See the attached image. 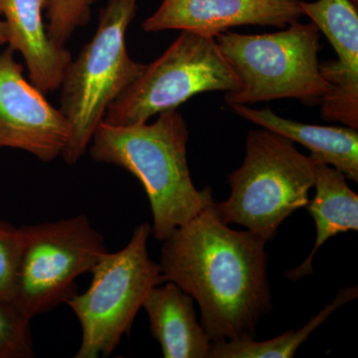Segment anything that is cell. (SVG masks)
<instances>
[{
	"mask_svg": "<svg viewBox=\"0 0 358 358\" xmlns=\"http://www.w3.org/2000/svg\"><path fill=\"white\" fill-rule=\"evenodd\" d=\"M138 0H108L98 27L61 82L60 110L70 126V138L62 157L74 166L88 152L106 112L145 69L129 56L126 34Z\"/></svg>",
	"mask_w": 358,
	"mask_h": 358,
	"instance_id": "3",
	"label": "cell"
},
{
	"mask_svg": "<svg viewBox=\"0 0 358 358\" xmlns=\"http://www.w3.org/2000/svg\"><path fill=\"white\" fill-rule=\"evenodd\" d=\"M143 308L164 358H209L211 341L197 322L194 299L178 285L166 281L155 287Z\"/></svg>",
	"mask_w": 358,
	"mask_h": 358,
	"instance_id": "13",
	"label": "cell"
},
{
	"mask_svg": "<svg viewBox=\"0 0 358 358\" xmlns=\"http://www.w3.org/2000/svg\"><path fill=\"white\" fill-rule=\"evenodd\" d=\"M96 0H48L47 32L56 44L64 46L78 28L91 20L92 6Z\"/></svg>",
	"mask_w": 358,
	"mask_h": 358,
	"instance_id": "17",
	"label": "cell"
},
{
	"mask_svg": "<svg viewBox=\"0 0 358 358\" xmlns=\"http://www.w3.org/2000/svg\"><path fill=\"white\" fill-rule=\"evenodd\" d=\"M48 0H0V16L8 29V47L24 59L30 81L43 92L60 88L72 56L47 32L43 11Z\"/></svg>",
	"mask_w": 358,
	"mask_h": 358,
	"instance_id": "12",
	"label": "cell"
},
{
	"mask_svg": "<svg viewBox=\"0 0 358 358\" xmlns=\"http://www.w3.org/2000/svg\"><path fill=\"white\" fill-rule=\"evenodd\" d=\"M187 143L185 117L171 110L152 124L102 122L88 148L95 162L122 167L140 181L152 208V235L159 241L214 203L209 186L199 190L193 185Z\"/></svg>",
	"mask_w": 358,
	"mask_h": 358,
	"instance_id": "2",
	"label": "cell"
},
{
	"mask_svg": "<svg viewBox=\"0 0 358 358\" xmlns=\"http://www.w3.org/2000/svg\"><path fill=\"white\" fill-rule=\"evenodd\" d=\"M150 235V224L136 226L124 248L106 252L96 264L89 289L65 301L82 329L75 358L109 357L131 333L150 289L166 282L159 264L148 255Z\"/></svg>",
	"mask_w": 358,
	"mask_h": 358,
	"instance_id": "6",
	"label": "cell"
},
{
	"mask_svg": "<svg viewBox=\"0 0 358 358\" xmlns=\"http://www.w3.org/2000/svg\"><path fill=\"white\" fill-rule=\"evenodd\" d=\"M215 39L241 84L238 91L226 93L229 106L280 99L320 105L333 90L320 73V30L313 22L298 21L265 34L223 32Z\"/></svg>",
	"mask_w": 358,
	"mask_h": 358,
	"instance_id": "5",
	"label": "cell"
},
{
	"mask_svg": "<svg viewBox=\"0 0 358 358\" xmlns=\"http://www.w3.org/2000/svg\"><path fill=\"white\" fill-rule=\"evenodd\" d=\"M213 204L162 241V275L197 301L211 343L255 338L257 324L273 308L268 242L231 229Z\"/></svg>",
	"mask_w": 358,
	"mask_h": 358,
	"instance_id": "1",
	"label": "cell"
},
{
	"mask_svg": "<svg viewBox=\"0 0 358 358\" xmlns=\"http://www.w3.org/2000/svg\"><path fill=\"white\" fill-rule=\"evenodd\" d=\"M315 178V162L294 141L263 128L250 131L243 164L228 176L229 199L213 208L224 223L268 242L289 216L307 206Z\"/></svg>",
	"mask_w": 358,
	"mask_h": 358,
	"instance_id": "4",
	"label": "cell"
},
{
	"mask_svg": "<svg viewBox=\"0 0 358 358\" xmlns=\"http://www.w3.org/2000/svg\"><path fill=\"white\" fill-rule=\"evenodd\" d=\"M357 286L341 289L333 303L326 306L317 315H313L298 331L291 329L277 338L265 341L244 338L211 343L209 358H293L310 334L341 306L357 299Z\"/></svg>",
	"mask_w": 358,
	"mask_h": 358,
	"instance_id": "16",
	"label": "cell"
},
{
	"mask_svg": "<svg viewBox=\"0 0 358 358\" xmlns=\"http://www.w3.org/2000/svg\"><path fill=\"white\" fill-rule=\"evenodd\" d=\"M240 86L214 37L182 31L110 103L103 122L119 126L145 122L155 115L178 109L197 94L233 93Z\"/></svg>",
	"mask_w": 358,
	"mask_h": 358,
	"instance_id": "7",
	"label": "cell"
},
{
	"mask_svg": "<svg viewBox=\"0 0 358 358\" xmlns=\"http://www.w3.org/2000/svg\"><path fill=\"white\" fill-rule=\"evenodd\" d=\"M233 112L307 148L313 160L334 166L345 178L358 182V131L357 129L317 126L284 119L272 110L252 109L247 105L230 106Z\"/></svg>",
	"mask_w": 358,
	"mask_h": 358,
	"instance_id": "14",
	"label": "cell"
},
{
	"mask_svg": "<svg viewBox=\"0 0 358 358\" xmlns=\"http://www.w3.org/2000/svg\"><path fill=\"white\" fill-rule=\"evenodd\" d=\"M21 250V228L0 220V301L13 303Z\"/></svg>",
	"mask_w": 358,
	"mask_h": 358,
	"instance_id": "19",
	"label": "cell"
},
{
	"mask_svg": "<svg viewBox=\"0 0 358 358\" xmlns=\"http://www.w3.org/2000/svg\"><path fill=\"white\" fill-rule=\"evenodd\" d=\"M313 162L315 194L306 207L315 220L317 238L308 258L285 275L292 281L313 274V258L329 238L358 230L357 193L348 186V178L338 169L317 160Z\"/></svg>",
	"mask_w": 358,
	"mask_h": 358,
	"instance_id": "15",
	"label": "cell"
},
{
	"mask_svg": "<svg viewBox=\"0 0 358 358\" xmlns=\"http://www.w3.org/2000/svg\"><path fill=\"white\" fill-rule=\"evenodd\" d=\"M303 15L301 0H162L143 29L181 30L215 38L238 26L286 27Z\"/></svg>",
	"mask_w": 358,
	"mask_h": 358,
	"instance_id": "11",
	"label": "cell"
},
{
	"mask_svg": "<svg viewBox=\"0 0 358 358\" xmlns=\"http://www.w3.org/2000/svg\"><path fill=\"white\" fill-rule=\"evenodd\" d=\"M22 250L13 305L31 322L77 294L76 280L108 252L103 235L84 214L21 226Z\"/></svg>",
	"mask_w": 358,
	"mask_h": 358,
	"instance_id": "8",
	"label": "cell"
},
{
	"mask_svg": "<svg viewBox=\"0 0 358 358\" xmlns=\"http://www.w3.org/2000/svg\"><path fill=\"white\" fill-rule=\"evenodd\" d=\"M34 357L30 320L13 303L0 301V358Z\"/></svg>",
	"mask_w": 358,
	"mask_h": 358,
	"instance_id": "18",
	"label": "cell"
},
{
	"mask_svg": "<svg viewBox=\"0 0 358 358\" xmlns=\"http://www.w3.org/2000/svg\"><path fill=\"white\" fill-rule=\"evenodd\" d=\"M8 42V29L4 20H0V47Z\"/></svg>",
	"mask_w": 358,
	"mask_h": 358,
	"instance_id": "20",
	"label": "cell"
},
{
	"mask_svg": "<svg viewBox=\"0 0 358 358\" xmlns=\"http://www.w3.org/2000/svg\"><path fill=\"white\" fill-rule=\"evenodd\" d=\"M303 15L326 35L338 60L320 63L333 87L322 101V117L358 129V13L352 0L301 1Z\"/></svg>",
	"mask_w": 358,
	"mask_h": 358,
	"instance_id": "10",
	"label": "cell"
},
{
	"mask_svg": "<svg viewBox=\"0 0 358 358\" xmlns=\"http://www.w3.org/2000/svg\"><path fill=\"white\" fill-rule=\"evenodd\" d=\"M13 49L0 51V148L21 150L43 162L62 157L70 126L60 109L30 83Z\"/></svg>",
	"mask_w": 358,
	"mask_h": 358,
	"instance_id": "9",
	"label": "cell"
}]
</instances>
